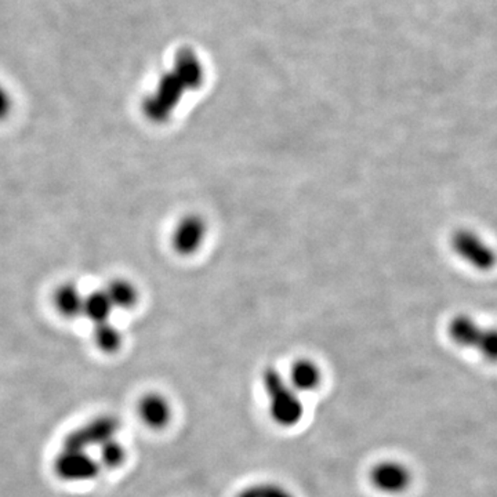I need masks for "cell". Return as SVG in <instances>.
Masks as SVG:
<instances>
[{"mask_svg":"<svg viewBox=\"0 0 497 497\" xmlns=\"http://www.w3.org/2000/svg\"><path fill=\"white\" fill-rule=\"evenodd\" d=\"M263 387L268 397V413L276 426L292 429L302 421L305 405L298 392L274 368L263 373Z\"/></svg>","mask_w":497,"mask_h":497,"instance_id":"6da1fadb","label":"cell"},{"mask_svg":"<svg viewBox=\"0 0 497 497\" xmlns=\"http://www.w3.org/2000/svg\"><path fill=\"white\" fill-rule=\"evenodd\" d=\"M119 430V419L109 415L97 416L68 434L64 440V450L86 452L90 448H101L115 440Z\"/></svg>","mask_w":497,"mask_h":497,"instance_id":"7a4b0ae2","label":"cell"},{"mask_svg":"<svg viewBox=\"0 0 497 497\" xmlns=\"http://www.w3.org/2000/svg\"><path fill=\"white\" fill-rule=\"evenodd\" d=\"M453 251L480 271H489L496 265V254L477 233L471 231H456L452 236Z\"/></svg>","mask_w":497,"mask_h":497,"instance_id":"3957f363","label":"cell"},{"mask_svg":"<svg viewBox=\"0 0 497 497\" xmlns=\"http://www.w3.org/2000/svg\"><path fill=\"white\" fill-rule=\"evenodd\" d=\"M101 464L85 450H64L55 461V471L68 482H85L99 474Z\"/></svg>","mask_w":497,"mask_h":497,"instance_id":"277c9868","label":"cell"},{"mask_svg":"<svg viewBox=\"0 0 497 497\" xmlns=\"http://www.w3.org/2000/svg\"><path fill=\"white\" fill-rule=\"evenodd\" d=\"M370 482L386 494L404 493L412 482V472L399 461H380L370 471Z\"/></svg>","mask_w":497,"mask_h":497,"instance_id":"5b68a950","label":"cell"},{"mask_svg":"<svg viewBox=\"0 0 497 497\" xmlns=\"http://www.w3.org/2000/svg\"><path fill=\"white\" fill-rule=\"evenodd\" d=\"M137 415L145 427L160 431L171 424L173 408L165 395L160 392H148L142 395L137 404Z\"/></svg>","mask_w":497,"mask_h":497,"instance_id":"8992f818","label":"cell"},{"mask_svg":"<svg viewBox=\"0 0 497 497\" xmlns=\"http://www.w3.org/2000/svg\"><path fill=\"white\" fill-rule=\"evenodd\" d=\"M206 236V224L201 217L187 216L177 224L171 238L177 254L190 256L198 251Z\"/></svg>","mask_w":497,"mask_h":497,"instance_id":"52a82bcc","label":"cell"},{"mask_svg":"<svg viewBox=\"0 0 497 497\" xmlns=\"http://www.w3.org/2000/svg\"><path fill=\"white\" fill-rule=\"evenodd\" d=\"M321 381V369L310 359H298L290 368L289 384L297 392L316 391Z\"/></svg>","mask_w":497,"mask_h":497,"instance_id":"ba28073f","label":"cell"},{"mask_svg":"<svg viewBox=\"0 0 497 497\" xmlns=\"http://www.w3.org/2000/svg\"><path fill=\"white\" fill-rule=\"evenodd\" d=\"M53 303L61 316L66 318H75V316H83L85 295H82L75 285L64 284L56 289Z\"/></svg>","mask_w":497,"mask_h":497,"instance_id":"9c48e42d","label":"cell"},{"mask_svg":"<svg viewBox=\"0 0 497 497\" xmlns=\"http://www.w3.org/2000/svg\"><path fill=\"white\" fill-rule=\"evenodd\" d=\"M448 330H450V338L458 346L466 347V348L477 347L483 332V329H481L470 316H459L453 318Z\"/></svg>","mask_w":497,"mask_h":497,"instance_id":"30bf717a","label":"cell"},{"mask_svg":"<svg viewBox=\"0 0 497 497\" xmlns=\"http://www.w3.org/2000/svg\"><path fill=\"white\" fill-rule=\"evenodd\" d=\"M114 308L106 290L104 292H93L85 297L83 316H88L94 325L101 324V322L109 321Z\"/></svg>","mask_w":497,"mask_h":497,"instance_id":"8fae6325","label":"cell"},{"mask_svg":"<svg viewBox=\"0 0 497 497\" xmlns=\"http://www.w3.org/2000/svg\"><path fill=\"white\" fill-rule=\"evenodd\" d=\"M106 293L109 295L112 305L115 308H122V310L134 307L137 300H139L136 287L130 282L125 281V279L112 281L107 287Z\"/></svg>","mask_w":497,"mask_h":497,"instance_id":"7c38bea8","label":"cell"},{"mask_svg":"<svg viewBox=\"0 0 497 497\" xmlns=\"http://www.w3.org/2000/svg\"><path fill=\"white\" fill-rule=\"evenodd\" d=\"M94 341L99 350L111 354L122 346V335L109 321L94 325Z\"/></svg>","mask_w":497,"mask_h":497,"instance_id":"4fadbf2b","label":"cell"},{"mask_svg":"<svg viewBox=\"0 0 497 497\" xmlns=\"http://www.w3.org/2000/svg\"><path fill=\"white\" fill-rule=\"evenodd\" d=\"M126 459H128V450H126L125 445L119 442L117 438L99 448L98 461L101 464V469H120L126 463Z\"/></svg>","mask_w":497,"mask_h":497,"instance_id":"5bb4252c","label":"cell"},{"mask_svg":"<svg viewBox=\"0 0 497 497\" xmlns=\"http://www.w3.org/2000/svg\"><path fill=\"white\" fill-rule=\"evenodd\" d=\"M236 497H295L287 486L276 482H259L242 489Z\"/></svg>","mask_w":497,"mask_h":497,"instance_id":"9a60e30c","label":"cell"},{"mask_svg":"<svg viewBox=\"0 0 497 497\" xmlns=\"http://www.w3.org/2000/svg\"><path fill=\"white\" fill-rule=\"evenodd\" d=\"M477 348L483 358L489 362H497V329L483 330Z\"/></svg>","mask_w":497,"mask_h":497,"instance_id":"2e32d148","label":"cell"},{"mask_svg":"<svg viewBox=\"0 0 497 497\" xmlns=\"http://www.w3.org/2000/svg\"><path fill=\"white\" fill-rule=\"evenodd\" d=\"M13 99L6 88L0 85V120L5 119L12 111Z\"/></svg>","mask_w":497,"mask_h":497,"instance_id":"e0dca14e","label":"cell"}]
</instances>
